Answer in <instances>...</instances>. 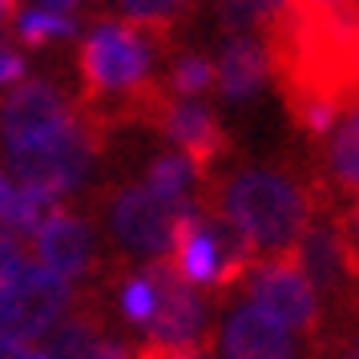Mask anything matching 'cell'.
I'll list each match as a JSON object with an SVG mask.
<instances>
[{"mask_svg": "<svg viewBox=\"0 0 359 359\" xmlns=\"http://www.w3.org/2000/svg\"><path fill=\"white\" fill-rule=\"evenodd\" d=\"M291 259L299 262V271L311 278V287L319 291H335L343 278L351 275V262H347V250H343L339 238V222H315L311 218L307 230L299 234Z\"/></svg>", "mask_w": 359, "mask_h": 359, "instance_id": "7c38bea8", "label": "cell"}, {"mask_svg": "<svg viewBox=\"0 0 359 359\" xmlns=\"http://www.w3.org/2000/svg\"><path fill=\"white\" fill-rule=\"evenodd\" d=\"M13 13H17V0H0V33H4V25L13 20Z\"/></svg>", "mask_w": 359, "mask_h": 359, "instance_id": "4316f807", "label": "cell"}, {"mask_svg": "<svg viewBox=\"0 0 359 359\" xmlns=\"http://www.w3.org/2000/svg\"><path fill=\"white\" fill-rule=\"evenodd\" d=\"M97 347H101L97 327L89 323L85 315H65V319L45 335L41 355L45 359H97Z\"/></svg>", "mask_w": 359, "mask_h": 359, "instance_id": "e0dca14e", "label": "cell"}, {"mask_svg": "<svg viewBox=\"0 0 359 359\" xmlns=\"http://www.w3.org/2000/svg\"><path fill=\"white\" fill-rule=\"evenodd\" d=\"M162 85L174 97H202L206 89H214V65L206 57H198V53H186V57H178V61L170 65Z\"/></svg>", "mask_w": 359, "mask_h": 359, "instance_id": "d6986e66", "label": "cell"}, {"mask_svg": "<svg viewBox=\"0 0 359 359\" xmlns=\"http://www.w3.org/2000/svg\"><path fill=\"white\" fill-rule=\"evenodd\" d=\"M149 278H154V315L142 327L149 335L154 351H186V347H202L206 335V299L198 294L194 283L170 266L165 259L149 262Z\"/></svg>", "mask_w": 359, "mask_h": 359, "instance_id": "52a82bcc", "label": "cell"}, {"mask_svg": "<svg viewBox=\"0 0 359 359\" xmlns=\"http://www.w3.org/2000/svg\"><path fill=\"white\" fill-rule=\"evenodd\" d=\"M57 210V202L45 194H36L29 186H20L8 170H0V226L8 230V234H25V238H33L36 226Z\"/></svg>", "mask_w": 359, "mask_h": 359, "instance_id": "5bb4252c", "label": "cell"}, {"mask_svg": "<svg viewBox=\"0 0 359 359\" xmlns=\"http://www.w3.org/2000/svg\"><path fill=\"white\" fill-rule=\"evenodd\" d=\"M218 214L246 238L255 259L266 255H291L299 234L315 218V198L307 182L287 170H243L226 182L218 198Z\"/></svg>", "mask_w": 359, "mask_h": 359, "instance_id": "7a4b0ae2", "label": "cell"}, {"mask_svg": "<svg viewBox=\"0 0 359 359\" xmlns=\"http://www.w3.org/2000/svg\"><path fill=\"white\" fill-rule=\"evenodd\" d=\"M0 359H45L36 351L33 343H20V339H8V335H0Z\"/></svg>", "mask_w": 359, "mask_h": 359, "instance_id": "484cf974", "label": "cell"}, {"mask_svg": "<svg viewBox=\"0 0 359 359\" xmlns=\"http://www.w3.org/2000/svg\"><path fill=\"white\" fill-rule=\"evenodd\" d=\"M218 351L222 359H294V331L246 299L222 319Z\"/></svg>", "mask_w": 359, "mask_h": 359, "instance_id": "30bf717a", "label": "cell"}, {"mask_svg": "<svg viewBox=\"0 0 359 359\" xmlns=\"http://www.w3.org/2000/svg\"><path fill=\"white\" fill-rule=\"evenodd\" d=\"M246 299L287 331H311L319 323V291L291 255H266L246 266Z\"/></svg>", "mask_w": 359, "mask_h": 359, "instance_id": "ba28073f", "label": "cell"}, {"mask_svg": "<svg viewBox=\"0 0 359 359\" xmlns=\"http://www.w3.org/2000/svg\"><path fill=\"white\" fill-rule=\"evenodd\" d=\"M36 259L45 262L49 271H57L61 278H81L93 266V230L81 214L73 210H57L36 226Z\"/></svg>", "mask_w": 359, "mask_h": 359, "instance_id": "8fae6325", "label": "cell"}, {"mask_svg": "<svg viewBox=\"0 0 359 359\" xmlns=\"http://www.w3.org/2000/svg\"><path fill=\"white\" fill-rule=\"evenodd\" d=\"M25 77V57L17 49H8L4 41H0V89H8V85H17Z\"/></svg>", "mask_w": 359, "mask_h": 359, "instance_id": "d4e9b609", "label": "cell"}, {"mask_svg": "<svg viewBox=\"0 0 359 359\" xmlns=\"http://www.w3.org/2000/svg\"><path fill=\"white\" fill-rule=\"evenodd\" d=\"M278 8H283V0H218V13H222V20H226L230 33L262 29Z\"/></svg>", "mask_w": 359, "mask_h": 359, "instance_id": "44dd1931", "label": "cell"}, {"mask_svg": "<svg viewBox=\"0 0 359 359\" xmlns=\"http://www.w3.org/2000/svg\"><path fill=\"white\" fill-rule=\"evenodd\" d=\"M198 170L186 154H162L149 162V174L142 186H149L158 198L174 202V206H194V190H198Z\"/></svg>", "mask_w": 359, "mask_h": 359, "instance_id": "2e32d148", "label": "cell"}, {"mask_svg": "<svg viewBox=\"0 0 359 359\" xmlns=\"http://www.w3.org/2000/svg\"><path fill=\"white\" fill-rule=\"evenodd\" d=\"M69 307H73L69 278L49 271L45 262H29L20 271L13 294L0 307V335L20 343H41L69 315Z\"/></svg>", "mask_w": 359, "mask_h": 359, "instance_id": "8992f818", "label": "cell"}, {"mask_svg": "<svg viewBox=\"0 0 359 359\" xmlns=\"http://www.w3.org/2000/svg\"><path fill=\"white\" fill-rule=\"evenodd\" d=\"M266 77H271V69H266L262 41L250 33H230L214 61V85L230 101H246L250 93H259Z\"/></svg>", "mask_w": 359, "mask_h": 359, "instance_id": "4fadbf2b", "label": "cell"}, {"mask_svg": "<svg viewBox=\"0 0 359 359\" xmlns=\"http://www.w3.org/2000/svg\"><path fill=\"white\" fill-rule=\"evenodd\" d=\"M117 4H121V13L130 17V25L146 29L154 41H162L174 25L186 20V13H190L194 0H117Z\"/></svg>", "mask_w": 359, "mask_h": 359, "instance_id": "ac0fdd59", "label": "cell"}, {"mask_svg": "<svg viewBox=\"0 0 359 359\" xmlns=\"http://www.w3.org/2000/svg\"><path fill=\"white\" fill-rule=\"evenodd\" d=\"M190 206H174L158 198L149 186H126L117 190L114 206H109V226H114L117 243L142 255V259H170L174 250V226Z\"/></svg>", "mask_w": 359, "mask_h": 359, "instance_id": "9c48e42d", "label": "cell"}, {"mask_svg": "<svg viewBox=\"0 0 359 359\" xmlns=\"http://www.w3.org/2000/svg\"><path fill=\"white\" fill-rule=\"evenodd\" d=\"M154 278H149V271H142V275H130L126 283H121V315L130 319L133 327H146L149 315H154Z\"/></svg>", "mask_w": 359, "mask_h": 359, "instance_id": "7402d4cb", "label": "cell"}, {"mask_svg": "<svg viewBox=\"0 0 359 359\" xmlns=\"http://www.w3.org/2000/svg\"><path fill=\"white\" fill-rule=\"evenodd\" d=\"M73 117H77V105L53 81L20 77L17 85H8V93L0 101V146L4 154L33 149L49 142L53 133H61Z\"/></svg>", "mask_w": 359, "mask_h": 359, "instance_id": "5b68a950", "label": "cell"}, {"mask_svg": "<svg viewBox=\"0 0 359 359\" xmlns=\"http://www.w3.org/2000/svg\"><path fill=\"white\" fill-rule=\"evenodd\" d=\"M323 154V170L331 186H339L347 194H359V105L343 114L339 126H331Z\"/></svg>", "mask_w": 359, "mask_h": 359, "instance_id": "9a60e30c", "label": "cell"}, {"mask_svg": "<svg viewBox=\"0 0 359 359\" xmlns=\"http://www.w3.org/2000/svg\"><path fill=\"white\" fill-rule=\"evenodd\" d=\"M45 8H53V13H73V8H77V0H45Z\"/></svg>", "mask_w": 359, "mask_h": 359, "instance_id": "83f0119b", "label": "cell"}, {"mask_svg": "<svg viewBox=\"0 0 359 359\" xmlns=\"http://www.w3.org/2000/svg\"><path fill=\"white\" fill-rule=\"evenodd\" d=\"M154 36L130 20H101L81 41L77 69L85 81V109H97L101 101H121V114L154 77Z\"/></svg>", "mask_w": 359, "mask_h": 359, "instance_id": "3957f363", "label": "cell"}, {"mask_svg": "<svg viewBox=\"0 0 359 359\" xmlns=\"http://www.w3.org/2000/svg\"><path fill=\"white\" fill-rule=\"evenodd\" d=\"M262 53L294 126L323 137L359 105V0H283Z\"/></svg>", "mask_w": 359, "mask_h": 359, "instance_id": "6da1fadb", "label": "cell"}, {"mask_svg": "<svg viewBox=\"0 0 359 359\" xmlns=\"http://www.w3.org/2000/svg\"><path fill=\"white\" fill-rule=\"evenodd\" d=\"M343 359H359V339H351V347L343 351Z\"/></svg>", "mask_w": 359, "mask_h": 359, "instance_id": "f1b7e54d", "label": "cell"}, {"mask_svg": "<svg viewBox=\"0 0 359 359\" xmlns=\"http://www.w3.org/2000/svg\"><path fill=\"white\" fill-rule=\"evenodd\" d=\"M17 33L25 45H49V41H61V36H73V17L65 13H53V8H25L17 17Z\"/></svg>", "mask_w": 359, "mask_h": 359, "instance_id": "ffe728a7", "label": "cell"}, {"mask_svg": "<svg viewBox=\"0 0 359 359\" xmlns=\"http://www.w3.org/2000/svg\"><path fill=\"white\" fill-rule=\"evenodd\" d=\"M339 238H343V250H347V262H351V275H359V198L351 202L347 218L339 222Z\"/></svg>", "mask_w": 359, "mask_h": 359, "instance_id": "cb8c5ba5", "label": "cell"}, {"mask_svg": "<svg viewBox=\"0 0 359 359\" xmlns=\"http://www.w3.org/2000/svg\"><path fill=\"white\" fill-rule=\"evenodd\" d=\"M25 266H29V255H25L20 238L0 226V307H4V299L13 294V287H17V278H20Z\"/></svg>", "mask_w": 359, "mask_h": 359, "instance_id": "603a6c76", "label": "cell"}, {"mask_svg": "<svg viewBox=\"0 0 359 359\" xmlns=\"http://www.w3.org/2000/svg\"><path fill=\"white\" fill-rule=\"evenodd\" d=\"M97 149H101V121L81 105L77 117L61 133H53L49 142H41L33 149H20V154H8V174L20 186L61 202L89 178Z\"/></svg>", "mask_w": 359, "mask_h": 359, "instance_id": "277c9868", "label": "cell"}]
</instances>
